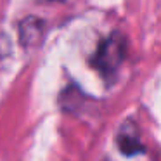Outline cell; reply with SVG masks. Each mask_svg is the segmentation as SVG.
<instances>
[{"label":"cell","mask_w":161,"mask_h":161,"mask_svg":"<svg viewBox=\"0 0 161 161\" xmlns=\"http://www.w3.org/2000/svg\"><path fill=\"white\" fill-rule=\"evenodd\" d=\"M126 54V40L119 33H113L109 38H106L97 49L95 56L92 57V66L102 75V76H109L114 75L116 69L119 68L121 61L125 59Z\"/></svg>","instance_id":"6da1fadb"},{"label":"cell","mask_w":161,"mask_h":161,"mask_svg":"<svg viewBox=\"0 0 161 161\" xmlns=\"http://www.w3.org/2000/svg\"><path fill=\"white\" fill-rule=\"evenodd\" d=\"M42 38V23L36 18H28L21 25V42L25 47H33Z\"/></svg>","instance_id":"7a4b0ae2"},{"label":"cell","mask_w":161,"mask_h":161,"mask_svg":"<svg viewBox=\"0 0 161 161\" xmlns=\"http://www.w3.org/2000/svg\"><path fill=\"white\" fill-rule=\"evenodd\" d=\"M118 146H119V149H121V153L128 154V156H132V154H135V153L144 151V147L140 146V142H139L137 132H135L133 128H132V132H130L128 128H125V126H123L121 132H119Z\"/></svg>","instance_id":"3957f363"}]
</instances>
